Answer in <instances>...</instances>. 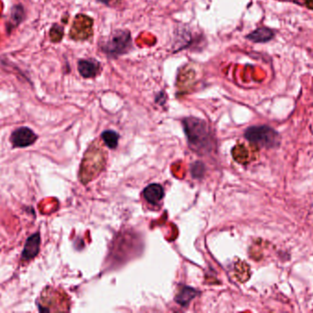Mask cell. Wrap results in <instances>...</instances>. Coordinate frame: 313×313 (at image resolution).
<instances>
[{"instance_id": "6da1fadb", "label": "cell", "mask_w": 313, "mask_h": 313, "mask_svg": "<svg viewBox=\"0 0 313 313\" xmlns=\"http://www.w3.org/2000/svg\"><path fill=\"white\" fill-rule=\"evenodd\" d=\"M183 127L190 145L198 151L209 150L212 145V135L208 125L205 120L196 118H187L183 120Z\"/></svg>"}, {"instance_id": "7a4b0ae2", "label": "cell", "mask_w": 313, "mask_h": 313, "mask_svg": "<svg viewBox=\"0 0 313 313\" xmlns=\"http://www.w3.org/2000/svg\"><path fill=\"white\" fill-rule=\"evenodd\" d=\"M100 48L110 58L126 55L132 48L131 34L126 30H117L101 43Z\"/></svg>"}, {"instance_id": "3957f363", "label": "cell", "mask_w": 313, "mask_h": 313, "mask_svg": "<svg viewBox=\"0 0 313 313\" xmlns=\"http://www.w3.org/2000/svg\"><path fill=\"white\" fill-rule=\"evenodd\" d=\"M245 137L250 143H254L260 147L275 148L280 143L279 134L266 125L250 127L245 131Z\"/></svg>"}, {"instance_id": "277c9868", "label": "cell", "mask_w": 313, "mask_h": 313, "mask_svg": "<svg viewBox=\"0 0 313 313\" xmlns=\"http://www.w3.org/2000/svg\"><path fill=\"white\" fill-rule=\"evenodd\" d=\"M37 138L36 134L32 129L22 127L13 132L10 137V142L14 147H27L35 143Z\"/></svg>"}, {"instance_id": "5b68a950", "label": "cell", "mask_w": 313, "mask_h": 313, "mask_svg": "<svg viewBox=\"0 0 313 313\" xmlns=\"http://www.w3.org/2000/svg\"><path fill=\"white\" fill-rule=\"evenodd\" d=\"M100 63L94 59L81 60L78 63V71L84 79L95 77L100 73Z\"/></svg>"}, {"instance_id": "8992f818", "label": "cell", "mask_w": 313, "mask_h": 313, "mask_svg": "<svg viewBox=\"0 0 313 313\" xmlns=\"http://www.w3.org/2000/svg\"><path fill=\"white\" fill-rule=\"evenodd\" d=\"M40 244H41V238L39 233L32 235L27 239V243L25 244V248L23 250V261L31 260L36 256L40 250Z\"/></svg>"}, {"instance_id": "52a82bcc", "label": "cell", "mask_w": 313, "mask_h": 313, "mask_svg": "<svg viewBox=\"0 0 313 313\" xmlns=\"http://www.w3.org/2000/svg\"><path fill=\"white\" fill-rule=\"evenodd\" d=\"M144 198L151 204L159 203L164 196L163 188L159 184H151L144 189Z\"/></svg>"}, {"instance_id": "ba28073f", "label": "cell", "mask_w": 313, "mask_h": 313, "mask_svg": "<svg viewBox=\"0 0 313 313\" xmlns=\"http://www.w3.org/2000/svg\"><path fill=\"white\" fill-rule=\"evenodd\" d=\"M274 36V33L270 29L259 28L248 34L246 38L254 42H266L270 41Z\"/></svg>"}, {"instance_id": "9c48e42d", "label": "cell", "mask_w": 313, "mask_h": 313, "mask_svg": "<svg viewBox=\"0 0 313 313\" xmlns=\"http://www.w3.org/2000/svg\"><path fill=\"white\" fill-rule=\"evenodd\" d=\"M197 291L190 286H184L176 296V301L182 306H186L197 296Z\"/></svg>"}, {"instance_id": "30bf717a", "label": "cell", "mask_w": 313, "mask_h": 313, "mask_svg": "<svg viewBox=\"0 0 313 313\" xmlns=\"http://www.w3.org/2000/svg\"><path fill=\"white\" fill-rule=\"evenodd\" d=\"M102 139L106 144V146L111 149H115L118 146L119 135L118 133L113 131H105L102 134Z\"/></svg>"}, {"instance_id": "8fae6325", "label": "cell", "mask_w": 313, "mask_h": 313, "mask_svg": "<svg viewBox=\"0 0 313 313\" xmlns=\"http://www.w3.org/2000/svg\"><path fill=\"white\" fill-rule=\"evenodd\" d=\"M204 172H205V166L200 162H197L191 167V173L195 178L201 177L204 174Z\"/></svg>"}, {"instance_id": "7c38bea8", "label": "cell", "mask_w": 313, "mask_h": 313, "mask_svg": "<svg viewBox=\"0 0 313 313\" xmlns=\"http://www.w3.org/2000/svg\"><path fill=\"white\" fill-rule=\"evenodd\" d=\"M289 1H292L300 5L308 7L309 9H313V0H289Z\"/></svg>"}, {"instance_id": "4fadbf2b", "label": "cell", "mask_w": 313, "mask_h": 313, "mask_svg": "<svg viewBox=\"0 0 313 313\" xmlns=\"http://www.w3.org/2000/svg\"><path fill=\"white\" fill-rule=\"evenodd\" d=\"M98 1H99V2H101V3H103V4H105V5H108L111 0H98Z\"/></svg>"}]
</instances>
